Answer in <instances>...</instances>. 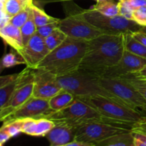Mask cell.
<instances>
[{
  "label": "cell",
  "instance_id": "obj_1",
  "mask_svg": "<svg viewBox=\"0 0 146 146\" xmlns=\"http://www.w3.org/2000/svg\"><path fill=\"white\" fill-rule=\"evenodd\" d=\"M124 34H104L88 41L78 70L102 77L122 58L125 50Z\"/></svg>",
  "mask_w": 146,
  "mask_h": 146
},
{
  "label": "cell",
  "instance_id": "obj_2",
  "mask_svg": "<svg viewBox=\"0 0 146 146\" xmlns=\"http://www.w3.org/2000/svg\"><path fill=\"white\" fill-rule=\"evenodd\" d=\"M87 46L88 41L67 37L61 45L50 51L36 68L56 77L72 74L79 68Z\"/></svg>",
  "mask_w": 146,
  "mask_h": 146
},
{
  "label": "cell",
  "instance_id": "obj_3",
  "mask_svg": "<svg viewBox=\"0 0 146 146\" xmlns=\"http://www.w3.org/2000/svg\"><path fill=\"white\" fill-rule=\"evenodd\" d=\"M96 110L108 123L132 129L141 121V112L110 98L96 96L76 98Z\"/></svg>",
  "mask_w": 146,
  "mask_h": 146
},
{
  "label": "cell",
  "instance_id": "obj_4",
  "mask_svg": "<svg viewBox=\"0 0 146 146\" xmlns=\"http://www.w3.org/2000/svg\"><path fill=\"white\" fill-rule=\"evenodd\" d=\"M56 79L62 89L72 94L76 98L101 96L120 102L113 94L101 86L99 77L86 71L78 70L72 74L56 77Z\"/></svg>",
  "mask_w": 146,
  "mask_h": 146
},
{
  "label": "cell",
  "instance_id": "obj_5",
  "mask_svg": "<svg viewBox=\"0 0 146 146\" xmlns=\"http://www.w3.org/2000/svg\"><path fill=\"white\" fill-rule=\"evenodd\" d=\"M44 118L51 120L55 124H64L73 127L91 121L107 122L96 110L76 98L68 106L61 111L51 112Z\"/></svg>",
  "mask_w": 146,
  "mask_h": 146
},
{
  "label": "cell",
  "instance_id": "obj_6",
  "mask_svg": "<svg viewBox=\"0 0 146 146\" xmlns=\"http://www.w3.org/2000/svg\"><path fill=\"white\" fill-rule=\"evenodd\" d=\"M80 13L88 22L105 34H132L141 30L142 27L133 20L128 19L121 15L108 17L92 8L80 9Z\"/></svg>",
  "mask_w": 146,
  "mask_h": 146
},
{
  "label": "cell",
  "instance_id": "obj_7",
  "mask_svg": "<svg viewBox=\"0 0 146 146\" xmlns=\"http://www.w3.org/2000/svg\"><path fill=\"white\" fill-rule=\"evenodd\" d=\"M99 83L123 104L136 111H146V101L127 80L99 77Z\"/></svg>",
  "mask_w": 146,
  "mask_h": 146
},
{
  "label": "cell",
  "instance_id": "obj_8",
  "mask_svg": "<svg viewBox=\"0 0 146 146\" xmlns=\"http://www.w3.org/2000/svg\"><path fill=\"white\" fill-rule=\"evenodd\" d=\"M131 132V128L106 121H91L76 127L74 141L96 143L113 135Z\"/></svg>",
  "mask_w": 146,
  "mask_h": 146
},
{
  "label": "cell",
  "instance_id": "obj_9",
  "mask_svg": "<svg viewBox=\"0 0 146 146\" xmlns=\"http://www.w3.org/2000/svg\"><path fill=\"white\" fill-rule=\"evenodd\" d=\"M78 10L74 9L66 17L59 19L58 28L64 31L69 38L84 41H90L105 33L93 26L81 16Z\"/></svg>",
  "mask_w": 146,
  "mask_h": 146
},
{
  "label": "cell",
  "instance_id": "obj_10",
  "mask_svg": "<svg viewBox=\"0 0 146 146\" xmlns=\"http://www.w3.org/2000/svg\"><path fill=\"white\" fill-rule=\"evenodd\" d=\"M34 89L32 96L49 100L62 90L56 76L41 69L34 68Z\"/></svg>",
  "mask_w": 146,
  "mask_h": 146
},
{
  "label": "cell",
  "instance_id": "obj_11",
  "mask_svg": "<svg viewBox=\"0 0 146 146\" xmlns=\"http://www.w3.org/2000/svg\"><path fill=\"white\" fill-rule=\"evenodd\" d=\"M146 64V59L124 50L122 58L116 65L111 67L102 77L121 78L133 74Z\"/></svg>",
  "mask_w": 146,
  "mask_h": 146
},
{
  "label": "cell",
  "instance_id": "obj_12",
  "mask_svg": "<svg viewBox=\"0 0 146 146\" xmlns=\"http://www.w3.org/2000/svg\"><path fill=\"white\" fill-rule=\"evenodd\" d=\"M51 112L54 111L50 108L48 105V100L41 99V98L31 96L19 109L11 114L4 122L17 119H24V118L38 119V118H44Z\"/></svg>",
  "mask_w": 146,
  "mask_h": 146
},
{
  "label": "cell",
  "instance_id": "obj_13",
  "mask_svg": "<svg viewBox=\"0 0 146 146\" xmlns=\"http://www.w3.org/2000/svg\"><path fill=\"white\" fill-rule=\"evenodd\" d=\"M49 52L44 38L36 33L19 53L25 60L27 67L36 68L37 65L45 58Z\"/></svg>",
  "mask_w": 146,
  "mask_h": 146
},
{
  "label": "cell",
  "instance_id": "obj_14",
  "mask_svg": "<svg viewBox=\"0 0 146 146\" xmlns=\"http://www.w3.org/2000/svg\"><path fill=\"white\" fill-rule=\"evenodd\" d=\"M34 83L27 84L15 90L10 99L0 111V122H4L14 111L25 104L33 95Z\"/></svg>",
  "mask_w": 146,
  "mask_h": 146
},
{
  "label": "cell",
  "instance_id": "obj_15",
  "mask_svg": "<svg viewBox=\"0 0 146 146\" xmlns=\"http://www.w3.org/2000/svg\"><path fill=\"white\" fill-rule=\"evenodd\" d=\"M76 127L64 124H55V126L46 135L51 146L65 145L74 141Z\"/></svg>",
  "mask_w": 146,
  "mask_h": 146
},
{
  "label": "cell",
  "instance_id": "obj_16",
  "mask_svg": "<svg viewBox=\"0 0 146 146\" xmlns=\"http://www.w3.org/2000/svg\"><path fill=\"white\" fill-rule=\"evenodd\" d=\"M0 37L4 42L9 45L14 50L20 52L24 48L22 36L20 28L7 23L3 27H0Z\"/></svg>",
  "mask_w": 146,
  "mask_h": 146
},
{
  "label": "cell",
  "instance_id": "obj_17",
  "mask_svg": "<svg viewBox=\"0 0 146 146\" xmlns=\"http://www.w3.org/2000/svg\"><path fill=\"white\" fill-rule=\"evenodd\" d=\"M75 99L72 94L62 89L48 100V105L53 111H58L68 106Z\"/></svg>",
  "mask_w": 146,
  "mask_h": 146
},
{
  "label": "cell",
  "instance_id": "obj_18",
  "mask_svg": "<svg viewBox=\"0 0 146 146\" xmlns=\"http://www.w3.org/2000/svg\"><path fill=\"white\" fill-rule=\"evenodd\" d=\"M134 138L131 132L113 135L96 143V146H134Z\"/></svg>",
  "mask_w": 146,
  "mask_h": 146
},
{
  "label": "cell",
  "instance_id": "obj_19",
  "mask_svg": "<svg viewBox=\"0 0 146 146\" xmlns=\"http://www.w3.org/2000/svg\"><path fill=\"white\" fill-rule=\"evenodd\" d=\"M124 47L126 51L146 59V46L135 39L131 34H124Z\"/></svg>",
  "mask_w": 146,
  "mask_h": 146
},
{
  "label": "cell",
  "instance_id": "obj_20",
  "mask_svg": "<svg viewBox=\"0 0 146 146\" xmlns=\"http://www.w3.org/2000/svg\"><path fill=\"white\" fill-rule=\"evenodd\" d=\"M21 86H24V85L21 81L19 73V76L16 81L0 88V111L8 102L15 90Z\"/></svg>",
  "mask_w": 146,
  "mask_h": 146
},
{
  "label": "cell",
  "instance_id": "obj_21",
  "mask_svg": "<svg viewBox=\"0 0 146 146\" xmlns=\"http://www.w3.org/2000/svg\"><path fill=\"white\" fill-rule=\"evenodd\" d=\"M33 3L32 0H5L4 10L11 18Z\"/></svg>",
  "mask_w": 146,
  "mask_h": 146
},
{
  "label": "cell",
  "instance_id": "obj_22",
  "mask_svg": "<svg viewBox=\"0 0 146 146\" xmlns=\"http://www.w3.org/2000/svg\"><path fill=\"white\" fill-rule=\"evenodd\" d=\"M91 8L108 17H115L119 15L118 4L113 0H106L97 2L96 4L93 6Z\"/></svg>",
  "mask_w": 146,
  "mask_h": 146
},
{
  "label": "cell",
  "instance_id": "obj_23",
  "mask_svg": "<svg viewBox=\"0 0 146 146\" xmlns=\"http://www.w3.org/2000/svg\"><path fill=\"white\" fill-rule=\"evenodd\" d=\"M31 9L33 17H34V22L37 27H42V26L48 24L49 23L54 22L59 19L54 18V17L48 15L45 11L37 7L33 3L31 4Z\"/></svg>",
  "mask_w": 146,
  "mask_h": 146
},
{
  "label": "cell",
  "instance_id": "obj_24",
  "mask_svg": "<svg viewBox=\"0 0 146 146\" xmlns=\"http://www.w3.org/2000/svg\"><path fill=\"white\" fill-rule=\"evenodd\" d=\"M67 36L59 28L56 29L51 35L44 38V42L50 51L61 45L67 38Z\"/></svg>",
  "mask_w": 146,
  "mask_h": 146
},
{
  "label": "cell",
  "instance_id": "obj_25",
  "mask_svg": "<svg viewBox=\"0 0 146 146\" xmlns=\"http://www.w3.org/2000/svg\"><path fill=\"white\" fill-rule=\"evenodd\" d=\"M36 29L37 27L36 26L35 22H34L32 12L31 11L29 18L28 19L27 22L20 28L21 33V36H22L23 44H24V46L28 43L30 38L36 33Z\"/></svg>",
  "mask_w": 146,
  "mask_h": 146
},
{
  "label": "cell",
  "instance_id": "obj_26",
  "mask_svg": "<svg viewBox=\"0 0 146 146\" xmlns=\"http://www.w3.org/2000/svg\"><path fill=\"white\" fill-rule=\"evenodd\" d=\"M1 61L4 68H11L19 64H25L24 58L19 53L15 50L5 54L1 58Z\"/></svg>",
  "mask_w": 146,
  "mask_h": 146
},
{
  "label": "cell",
  "instance_id": "obj_27",
  "mask_svg": "<svg viewBox=\"0 0 146 146\" xmlns=\"http://www.w3.org/2000/svg\"><path fill=\"white\" fill-rule=\"evenodd\" d=\"M31 4L28 7H26L21 11L17 13L16 15L13 16L12 17L9 19V23L11 24L12 25L15 26V27H18V28H21L28 20L29 18V16L31 14Z\"/></svg>",
  "mask_w": 146,
  "mask_h": 146
},
{
  "label": "cell",
  "instance_id": "obj_28",
  "mask_svg": "<svg viewBox=\"0 0 146 146\" xmlns=\"http://www.w3.org/2000/svg\"><path fill=\"white\" fill-rule=\"evenodd\" d=\"M55 126V123L51 120L41 118L37 119L36 130L34 136H46L47 133Z\"/></svg>",
  "mask_w": 146,
  "mask_h": 146
},
{
  "label": "cell",
  "instance_id": "obj_29",
  "mask_svg": "<svg viewBox=\"0 0 146 146\" xmlns=\"http://www.w3.org/2000/svg\"><path fill=\"white\" fill-rule=\"evenodd\" d=\"M1 127L6 130V131L9 134L11 138L15 137L19 135L20 133H21L22 119L6 121V122H4V125Z\"/></svg>",
  "mask_w": 146,
  "mask_h": 146
},
{
  "label": "cell",
  "instance_id": "obj_30",
  "mask_svg": "<svg viewBox=\"0 0 146 146\" xmlns=\"http://www.w3.org/2000/svg\"><path fill=\"white\" fill-rule=\"evenodd\" d=\"M121 78H124V79L127 80L142 95V96L146 101V83L145 81L134 78L131 75L126 76Z\"/></svg>",
  "mask_w": 146,
  "mask_h": 146
},
{
  "label": "cell",
  "instance_id": "obj_31",
  "mask_svg": "<svg viewBox=\"0 0 146 146\" xmlns=\"http://www.w3.org/2000/svg\"><path fill=\"white\" fill-rule=\"evenodd\" d=\"M37 119L35 118H24L22 119L21 133L27 135L34 136L36 130Z\"/></svg>",
  "mask_w": 146,
  "mask_h": 146
},
{
  "label": "cell",
  "instance_id": "obj_32",
  "mask_svg": "<svg viewBox=\"0 0 146 146\" xmlns=\"http://www.w3.org/2000/svg\"><path fill=\"white\" fill-rule=\"evenodd\" d=\"M58 21H59V19L56 21H54V22L46 24L42 27H37L36 34L44 39L49 35H51L56 29L58 28Z\"/></svg>",
  "mask_w": 146,
  "mask_h": 146
},
{
  "label": "cell",
  "instance_id": "obj_33",
  "mask_svg": "<svg viewBox=\"0 0 146 146\" xmlns=\"http://www.w3.org/2000/svg\"><path fill=\"white\" fill-rule=\"evenodd\" d=\"M133 20L141 27L146 26V6L141 7L133 11Z\"/></svg>",
  "mask_w": 146,
  "mask_h": 146
},
{
  "label": "cell",
  "instance_id": "obj_34",
  "mask_svg": "<svg viewBox=\"0 0 146 146\" xmlns=\"http://www.w3.org/2000/svg\"><path fill=\"white\" fill-rule=\"evenodd\" d=\"M118 4V10H119V15L128 19L133 20V10L125 2L121 0Z\"/></svg>",
  "mask_w": 146,
  "mask_h": 146
},
{
  "label": "cell",
  "instance_id": "obj_35",
  "mask_svg": "<svg viewBox=\"0 0 146 146\" xmlns=\"http://www.w3.org/2000/svg\"><path fill=\"white\" fill-rule=\"evenodd\" d=\"M19 76V74H14L10 75L0 76V88H3L5 86L11 84L13 81H16Z\"/></svg>",
  "mask_w": 146,
  "mask_h": 146
},
{
  "label": "cell",
  "instance_id": "obj_36",
  "mask_svg": "<svg viewBox=\"0 0 146 146\" xmlns=\"http://www.w3.org/2000/svg\"><path fill=\"white\" fill-rule=\"evenodd\" d=\"M4 0H0V27L9 22L10 17L6 13L4 6Z\"/></svg>",
  "mask_w": 146,
  "mask_h": 146
},
{
  "label": "cell",
  "instance_id": "obj_37",
  "mask_svg": "<svg viewBox=\"0 0 146 146\" xmlns=\"http://www.w3.org/2000/svg\"><path fill=\"white\" fill-rule=\"evenodd\" d=\"M122 1L126 3L133 11L139 7L146 6V0H122Z\"/></svg>",
  "mask_w": 146,
  "mask_h": 146
},
{
  "label": "cell",
  "instance_id": "obj_38",
  "mask_svg": "<svg viewBox=\"0 0 146 146\" xmlns=\"http://www.w3.org/2000/svg\"><path fill=\"white\" fill-rule=\"evenodd\" d=\"M131 34L135 39L142 43L143 45H145L146 46V33L143 32L142 31L139 30V31L132 33Z\"/></svg>",
  "mask_w": 146,
  "mask_h": 146
},
{
  "label": "cell",
  "instance_id": "obj_39",
  "mask_svg": "<svg viewBox=\"0 0 146 146\" xmlns=\"http://www.w3.org/2000/svg\"><path fill=\"white\" fill-rule=\"evenodd\" d=\"M131 76H133L134 78H138V79H141V80H145L146 79V64L141 68V70H139L138 71H137L136 73L133 74H131Z\"/></svg>",
  "mask_w": 146,
  "mask_h": 146
},
{
  "label": "cell",
  "instance_id": "obj_40",
  "mask_svg": "<svg viewBox=\"0 0 146 146\" xmlns=\"http://www.w3.org/2000/svg\"><path fill=\"white\" fill-rule=\"evenodd\" d=\"M11 138V137L6 131V130L3 128L2 127H1L0 128V144H4V143L9 141Z\"/></svg>",
  "mask_w": 146,
  "mask_h": 146
},
{
  "label": "cell",
  "instance_id": "obj_41",
  "mask_svg": "<svg viewBox=\"0 0 146 146\" xmlns=\"http://www.w3.org/2000/svg\"><path fill=\"white\" fill-rule=\"evenodd\" d=\"M64 146H96L95 144L92 143H86V142H82V141H74L72 142L66 144V145Z\"/></svg>",
  "mask_w": 146,
  "mask_h": 146
},
{
  "label": "cell",
  "instance_id": "obj_42",
  "mask_svg": "<svg viewBox=\"0 0 146 146\" xmlns=\"http://www.w3.org/2000/svg\"><path fill=\"white\" fill-rule=\"evenodd\" d=\"M133 143H134V146H146V143L141 141V140L138 139V138H134Z\"/></svg>",
  "mask_w": 146,
  "mask_h": 146
},
{
  "label": "cell",
  "instance_id": "obj_43",
  "mask_svg": "<svg viewBox=\"0 0 146 146\" xmlns=\"http://www.w3.org/2000/svg\"><path fill=\"white\" fill-rule=\"evenodd\" d=\"M4 66H3L2 64V61H1V58H0V74H1V72L3 71V70H4Z\"/></svg>",
  "mask_w": 146,
  "mask_h": 146
},
{
  "label": "cell",
  "instance_id": "obj_44",
  "mask_svg": "<svg viewBox=\"0 0 146 146\" xmlns=\"http://www.w3.org/2000/svg\"><path fill=\"white\" fill-rule=\"evenodd\" d=\"M141 126H142L143 128H144L145 129H146V123H138Z\"/></svg>",
  "mask_w": 146,
  "mask_h": 146
},
{
  "label": "cell",
  "instance_id": "obj_45",
  "mask_svg": "<svg viewBox=\"0 0 146 146\" xmlns=\"http://www.w3.org/2000/svg\"><path fill=\"white\" fill-rule=\"evenodd\" d=\"M139 123H146V115L145 116H143L141 118V121Z\"/></svg>",
  "mask_w": 146,
  "mask_h": 146
},
{
  "label": "cell",
  "instance_id": "obj_46",
  "mask_svg": "<svg viewBox=\"0 0 146 146\" xmlns=\"http://www.w3.org/2000/svg\"><path fill=\"white\" fill-rule=\"evenodd\" d=\"M141 31H142L143 32L146 33V26H145V27H141Z\"/></svg>",
  "mask_w": 146,
  "mask_h": 146
},
{
  "label": "cell",
  "instance_id": "obj_47",
  "mask_svg": "<svg viewBox=\"0 0 146 146\" xmlns=\"http://www.w3.org/2000/svg\"><path fill=\"white\" fill-rule=\"evenodd\" d=\"M96 1V2H100V1H106V0H95Z\"/></svg>",
  "mask_w": 146,
  "mask_h": 146
},
{
  "label": "cell",
  "instance_id": "obj_48",
  "mask_svg": "<svg viewBox=\"0 0 146 146\" xmlns=\"http://www.w3.org/2000/svg\"><path fill=\"white\" fill-rule=\"evenodd\" d=\"M142 81H145V82L146 83V79H145V80H142Z\"/></svg>",
  "mask_w": 146,
  "mask_h": 146
},
{
  "label": "cell",
  "instance_id": "obj_49",
  "mask_svg": "<svg viewBox=\"0 0 146 146\" xmlns=\"http://www.w3.org/2000/svg\"><path fill=\"white\" fill-rule=\"evenodd\" d=\"M0 146H3V144H0Z\"/></svg>",
  "mask_w": 146,
  "mask_h": 146
},
{
  "label": "cell",
  "instance_id": "obj_50",
  "mask_svg": "<svg viewBox=\"0 0 146 146\" xmlns=\"http://www.w3.org/2000/svg\"><path fill=\"white\" fill-rule=\"evenodd\" d=\"M116 1H118V2H119V1H121V0H116Z\"/></svg>",
  "mask_w": 146,
  "mask_h": 146
},
{
  "label": "cell",
  "instance_id": "obj_51",
  "mask_svg": "<svg viewBox=\"0 0 146 146\" xmlns=\"http://www.w3.org/2000/svg\"><path fill=\"white\" fill-rule=\"evenodd\" d=\"M59 146H64V145H59Z\"/></svg>",
  "mask_w": 146,
  "mask_h": 146
},
{
  "label": "cell",
  "instance_id": "obj_52",
  "mask_svg": "<svg viewBox=\"0 0 146 146\" xmlns=\"http://www.w3.org/2000/svg\"><path fill=\"white\" fill-rule=\"evenodd\" d=\"M4 1H5V0H4Z\"/></svg>",
  "mask_w": 146,
  "mask_h": 146
}]
</instances>
